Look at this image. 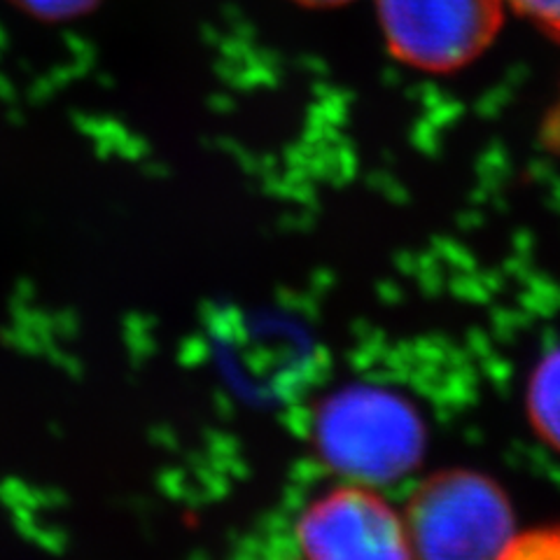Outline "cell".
Segmentation results:
<instances>
[{
  "label": "cell",
  "mask_w": 560,
  "mask_h": 560,
  "mask_svg": "<svg viewBox=\"0 0 560 560\" xmlns=\"http://www.w3.org/2000/svg\"><path fill=\"white\" fill-rule=\"evenodd\" d=\"M423 442L416 411L385 390H343L329 397L315 416V444L323 458L360 481L407 475L420 460Z\"/></svg>",
  "instance_id": "6da1fadb"
},
{
  "label": "cell",
  "mask_w": 560,
  "mask_h": 560,
  "mask_svg": "<svg viewBox=\"0 0 560 560\" xmlns=\"http://www.w3.org/2000/svg\"><path fill=\"white\" fill-rule=\"evenodd\" d=\"M502 490L475 471H442L420 486L407 510L416 560H498L512 539Z\"/></svg>",
  "instance_id": "7a4b0ae2"
},
{
  "label": "cell",
  "mask_w": 560,
  "mask_h": 560,
  "mask_svg": "<svg viewBox=\"0 0 560 560\" xmlns=\"http://www.w3.org/2000/svg\"><path fill=\"white\" fill-rule=\"evenodd\" d=\"M393 55L430 73L481 57L502 26V0H376Z\"/></svg>",
  "instance_id": "3957f363"
},
{
  "label": "cell",
  "mask_w": 560,
  "mask_h": 560,
  "mask_svg": "<svg viewBox=\"0 0 560 560\" xmlns=\"http://www.w3.org/2000/svg\"><path fill=\"white\" fill-rule=\"evenodd\" d=\"M304 560H413L407 523L374 490L341 486L296 523Z\"/></svg>",
  "instance_id": "277c9868"
},
{
  "label": "cell",
  "mask_w": 560,
  "mask_h": 560,
  "mask_svg": "<svg viewBox=\"0 0 560 560\" xmlns=\"http://www.w3.org/2000/svg\"><path fill=\"white\" fill-rule=\"evenodd\" d=\"M528 411L541 440L560 451V350L537 366L530 381Z\"/></svg>",
  "instance_id": "5b68a950"
},
{
  "label": "cell",
  "mask_w": 560,
  "mask_h": 560,
  "mask_svg": "<svg viewBox=\"0 0 560 560\" xmlns=\"http://www.w3.org/2000/svg\"><path fill=\"white\" fill-rule=\"evenodd\" d=\"M498 560H560V528L533 530L512 537Z\"/></svg>",
  "instance_id": "8992f818"
},
{
  "label": "cell",
  "mask_w": 560,
  "mask_h": 560,
  "mask_svg": "<svg viewBox=\"0 0 560 560\" xmlns=\"http://www.w3.org/2000/svg\"><path fill=\"white\" fill-rule=\"evenodd\" d=\"M506 3L545 31L549 38L560 40V0H506Z\"/></svg>",
  "instance_id": "52a82bcc"
},
{
  "label": "cell",
  "mask_w": 560,
  "mask_h": 560,
  "mask_svg": "<svg viewBox=\"0 0 560 560\" xmlns=\"http://www.w3.org/2000/svg\"><path fill=\"white\" fill-rule=\"evenodd\" d=\"M16 3L45 20H68V16L90 10L94 0H16Z\"/></svg>",
  "instance_id": "ba28073f"
},
{
  "label": "cell",
  "mask_w": 560,
  "mask_h": 560,
  "mask_svg": "<svg viewBox=\"0 0 560 560\" xmlns=\"http://www.w3.org/2000/svg\"><path fill=\"white\" fill-rule=\"evenodd\" d=\"M300 3H308V5H337V3H346V0H300Z\"/></svg>",
  "instance_id": "9c48e42d"
}]
</instances>
